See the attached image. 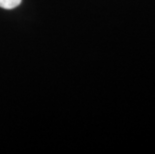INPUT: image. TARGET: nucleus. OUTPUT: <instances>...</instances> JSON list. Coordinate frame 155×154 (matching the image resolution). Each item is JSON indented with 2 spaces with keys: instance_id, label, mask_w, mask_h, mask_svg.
Listing matches in <instances>:
<instances>
[{
  "instance_id": "obj_1",
  "label": "nucleus",
  "mask_w": 155,
  "mask_h": 154,
  "mask_svg": "<svg viewBox=\"0 0 155 154\" xmlns=\"http://www.w3.org/2000/svg\"><path fill=\"white\" fill-rule=\"evenodd\" d=\"M22 0H0V7L4 9H13L20 4Z\"/></svg>"
}]
</instances>
